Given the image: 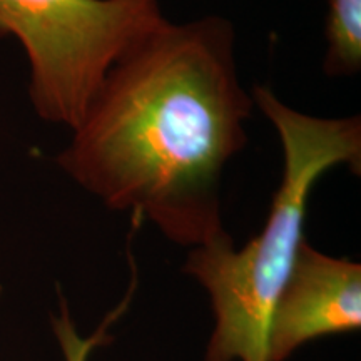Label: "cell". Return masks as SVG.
<instances>
[{
  "mask_svg": "<svg viewBox=\"0 0 361 361\" xmlns=\"http://www.w3.org/2000/svg\"><path fill=\"white\" fill-rule=\"evenodd\" d=\"M252 107L231 20L162 19L111 67L57 162L109 209L196 247L224 231L223 174Z\"/></svg>",
  "mask_w": 361,
  "mask_h": 361,
  "instance_id": "6da1fadb",
  "label": "cell"
},
{
  "mask_svg": "<svg viewBox=\"0 0 361 361\" xmlns=\"http://www.w3.org/2000/svg\"><path fill=\"white\" fill-rule=\"evenodd\" d=\"M252 101L279 135L283 178L263 229L247 245L236 250L223 231L189 251L183 271L204 288L214 313L204 361H269L271 316L306 239L310 194L336 166L356 173L361 166L360 116H310L264 85L252 89Z\"/></svg>",
  "mask_w": 361,
  "mask_h": 361,
  "instance_id": "7a4b0ae2",
  "label": "cell"
},
{
  "mask_svg": "<svg viewBox=\"0 0 361 361\" xmlns=\"http://www.w3.org/2000/svg\"><path fill=\"white\" fill-rule=\"evenodd\" d=\"M162 19L157 0H0V35L25 49L35 111L72 130L111 67Z\"/></svg>",
  "mask_w": 361,
  "mask_h": 361,
  "instance_id": "3957f363",
  "label": "cell"
},
{
  "mask_svg": "<svg viewBox=\"0 0 361 361\" xmlns=\"http://www.w3.org/2000/svg\"><path fill=\"white\" fill-rule=\"evenodd\" d=\"M360 326L361 264L324 255L305 239L271 316L268 360L286 361L306 343Z\"/></svg>",
  "mask_w": 361,
  "mask_h": 361,
  "instance_id": "277c9868",
  "label": "cell"
},
{
  "mask_svg": "<svg viewBox=\"0 0 361 361\" xmlns=\"http://www.w3.org/2000/svg\"><path fill=\"white\" fill-rule=\"evenodd\" d=\"M324 72L356 75L361 67V0H329Z\"/></svg>",
  "mask_w": 361,
  "mask_h": 361,
  "instance_id": "5b68a950",
  "label": "cell"
},
{
  "mask_svg": "<svg viewBox=\"0 0 361 361\" xmlns=\"http://www.w3.org/2000/svg\"><path fill=\"white\" fill-rule=\"evenodd\" d=\"M112 322V316L104 322L101 329L96 335L82 338L79 335L78 328H75L74 322H72L69 308H67L66 301H61V314L54 318V331L61 345L62 353H64L66 361H89V356L96 346L102 345L104 338H106V328L107 324Z\"/></svg>",
  "mask_w": 361,
  "mask_h": 361,
  "instance_id": "8992f818",
  "label": "cell"
}]
</instances>
